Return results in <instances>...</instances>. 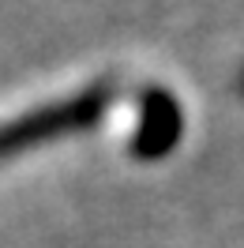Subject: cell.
Listing matches in <instances>:
<instances>
[{"mask_svg":"<svg viewBox=\"0 0 244 248\" xmlns=\"http://www.w3.org/2000/svg\"><path fill=\"white\" fill-rule=\"evenodd\" d=\"M106 106H109V91L98 87V91H83L76 98H64V102H49L42 109H30V113H23L12 124H0V162L23 155L34 143H46L53 136L87 128V124H94L102 117Z\"/></svg>","mask_w":244,"mask_h":248,"instance_id":"obj_1","label":"cell"},{"mask_svg":"<svg viewBox=\"0 0 244 248\" xmlns=\"http://www.w3.org/2000/svg\"><path fill=\"white\" fill-rule=\"evenodd\" d=\"M177 136H181V109L173 106V98L154 94L151 109L143 117V128L136 136V151L139 155H162Z\"/></svg>","mask_w":244,"mask_h":248,"instance_id":"obj_2","label":"cell"}]
</instances>
